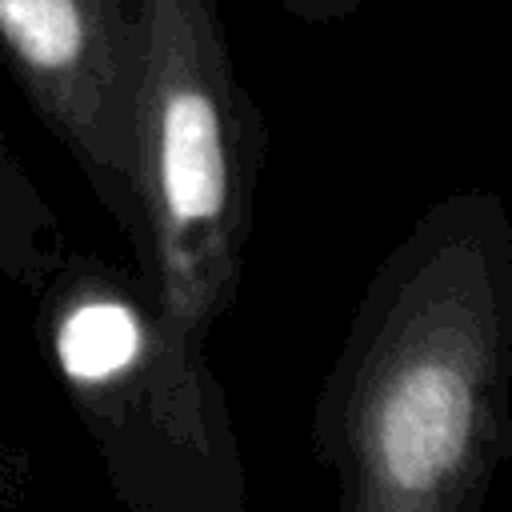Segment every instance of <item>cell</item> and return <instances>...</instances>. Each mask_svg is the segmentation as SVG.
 Wrapping results in <instances>:
<instances>
[{
	"mask_svg": "<svg viewBox=\"0 0 512 512\" xmlns=\"http://www.w3.org/2000/svg\"><path fill=\"white\" fill-rule=\"evenodd\" d=\"M340 512H476L512 464V212L460 188L376 264L312 404Z\"/></svg>",
	"mask_w": 512,
	"mask_h": 512,
	"instance_id": "6da1fadb",
	"label": "cell"
},
{
	"mask_svg": "<svg viewBox=\"0 0 512 512\" xmlns=\"http://www.w3.org/2000/svg\"><path fill=\"white\" fill-rule=\"evenodd\" d=\"M132 144V264L168 340L208 360L212 328L236 308L268 144L216 0H140Z\"/></svg>",
	"mask_w": 512,
	"mask_h": 512,
	"instance_id": "7a4b0ae2",
	"label": "cell"
},
{
	"mask_svg": "<svg viewBox=\"0 0 512 512\" xmlns=\"http://www.w3.org/2000/svg\"><path fill=\"white\" fill-rule=\"evenodd\" d=\"M36 296V336L132 512H244L248 476L224 388L184 356L136 272L96 252L56 260Z\"/></svg>",
	"mask_w": 512,
	"mask_h": 512,
	"instance_id": "3957f363",
	"label": "cell"
},
{
	"mask_svg": "<svg viewBox=\"0 0 512 512\" xmlns=\"http://www.w3.org/2000/svg\"><path fill=\"white\" fill-rule=\"evenodd\" d=\"M0 60L132 248L140 0H0Z\"/></svg>",
	"mask_w": 512,
	"mask_h": 512,
	"instance_id": "277c9868",
	"label": "cell"
},
{
	"mask_svg": "<svg viewBox=\"0 0 512 512\" xmlns=\"http://www.w3.org/2000/svg\"><path fill=\"white\" fill-rule=\"evenodd\" d=\"M64 228L48 196L28 176L0 120V272L36 292L64 256Z\"/></svg>",
	"mask_w": 512,
	"mask_h": 512,
	"instance_id": "5b68a950",
	"label": "cell"
},
{
	"mask_svg": "<svg viewBox=\"0 0 512 512\" xmlns=\"http://www.w3.org/2000/svg\"><path fill=\"white\" fill-rule=\"evenodd\" d=\"M364 0H280V8L300 24H336L352 16Z\"/></svg>",
	"mask_w": 512,
	"mask_h": 512,
	"instance_id": "8992f818",
	"label": "cell"
}]
</instances>
